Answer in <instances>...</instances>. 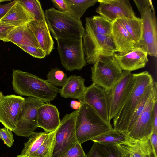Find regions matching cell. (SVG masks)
Returning a JSON list of instances; mask_svg holds the SVG:
<instances>
[{"label": "cell", "mask_w": 157, "mask_h": 157, "mask_svg": "<svg viewBox=\"0 0 157 157\" xmlns=\"http://www.w3.org/2000/svg\"><path fill=\"white\" fill-rule=\"evenodd\" d=\"M19 26L13 23L0 21V40L8 42L7 37L9 32L14 28Z\"/></svg>", "instance_id": "obj_35"}, {"label": "cell", "mask_w": 157, "mask_h": 157, "mask_svg": "<svg viewBox=\"0 0 157 157\" xmlns=\"http://www.w3.org/2000/svg\"><path fill=\"white\" fill-rule=\"evenodd\" d=\"M117 144L124 150L126 157H150L153 154L150 138L143 141L131 139L125 143Z\"/></svg>", "instance_id": "obj_23"}, {"label": "cell", "mask_w": 157, "mask_h": 157, "mask_svg": "<svg viewBox=\"0 0 157 157\" xmlns=\"http://www.w3.org/2000/svg\"><path fill=\"white\" fill-rule=\"evenodd\" d=\"M119 18L135 44V47L142 38V20L136 17L132 18L124 17H121Z\"/></svg>", "instance_id": "obj_26"}, {"label": "cell", "mask_w": 157, "mask_h": 157, "mask_svg": "<svg viewBox=\"0 0 157 157\" xmlns=\"http://www.w3.org/2000/svg\"><path fill=\"white\" fill-rule=\"evenodd\" d=\"M150 141L153 151V156L157 157V133H152L150 136Z\"/></svg>", "instance_id": "obj_40"}, {"label": "cell", "mask_w": 157, "mask_h": 157, "mask_svg": "<svg viewBox=\"0 0 157 157\" xmlns=\"http://www.w3.org/2000/svg\"><path fill=\"white\" fill-rule=\"evenodd\" d=\"M25 99L11 94L3 95L0 101V122L12 131L17 127Z\"/></svg>", "instance_id": "obj_13"}, {"label": "cell", "mask_w": 157, "mask_h": 157, "mask_svg": "<svg viewBox=\"0 0 157 157\" xmlns=\"http://www.w3.org/2000/svg\"><path fill=\"white\" fill-rule=\"evenodd\" d=\"M127 157H132V156H127Z\"/></svg>", "instance_id": "obj_47"}, {"label": "cell", "mask_w": 157, "mask_h": 157, "mask_svg": "<svg viewBox=\"0 0 157 157\" xmlns=\"http://www.w3.org/2000/svg\"><path fill=\"white\" fill-rule=\"evenodd\" d=\"M37 113L38 127L47 132L57 129L61 121L59 113L56 106L48 103H44L39 108Z\"/></svg>", "instance_id": "obj_17"}, {"label": "cell", "mask_w": 157, "mask_h": 157, "mask_svg": "<svg viewBox=\"0 0 157 157\" xmlns=\"http://www.w3.org/2000/svg\"><path fill=\"white\" fill-rule=\"evenodd\" d=\"M152 133H157V101L155 103L153 108Z\"/></svg>", "instance_id": "obj_42"}, {"label": "cell", "mask_w": 157, "mask_h": 157, "mask_svg": "<svg viewBox=\"0 0 157 157\" xmlns=\"http://www.w3.org/2000/svg\"><path fill=\"white\" fill-rule=\"evenodd\" d=\"M46 20L53 37L82 38L85 32L82 22L68 12H61L53 7L44 12Z\"/></svg>", "instance_id": "obj_4"}, {"label": "cell", "mask_w": 157, "mask_h": 157, "mask_svg": "<svg viewBox=\"0 0 157 157\" xmlns=\"http://www.w3.org/2000/svg\"><path fill=\"white\" fill-rule=\"evenodd\" d=\"M78 109L66 114L61 121L56 130L55 144L52 157H59L78 142L75 130Z\"/></svg>", "instance_id": "obj_8"}, {"label": "cell", "mask_w": 157, "mask_h": 157, "mask_svg": "<svg viewBox=\"0 0 157 157\" xmlns=\"http://www.w3.org/2000/svg\"><path fill=\"white\" fill-rule=\"evenodd\" d=\"M155 157L154 156H153H153H152H152H151V157Z\"/></svg>", "instance_id": "obj_48"}, {"label": "cell", "mask_w": 157, "mask_h": 157, "mask_svg": "<svg viewBox=\"0 0 157 157\" xmlns=\"http://www.w3.org/2000/svg\"><path fill=\"white\" fill-rule=\"evenodd\" d=\"M84 82V79L81 76H69L59 90L60 96L65 98L78 99L81 101L87 87L85 86Z\"/></svg>", "instance_id": "obj_20"}, {"label": "cell", "mask_w": 157, "mask_h": 157, "mask_svg": "<svg viewBox=\"0 0 157 157\" xmlns=\"http://www.w3.org/2000/svg\"><path fill=\"white\" fill-rule=\"evenodd\" d=\"M131 138L123 133L114 129L103 134L91 140L94 142H108L119 144L129 141Z\"/></svg>", "instance_id": "obj_31"}, {"label": "cell", "mask_w": 157, "mask_h": 157, "mask_svg": "<svg viewBox=\"0 0 157 157\" xmlns=\"http://www.w3.org/2000/svg\"><path fill=\"white\" fill-rule=\"evenodd\" d=\"M80 102L89 105L104 120L111 124L108 101L104 89L93 83L87 87L83 98Z\"/></svg>", "instance_id": "obj_15"}, {"label": "cell", "mask_w": 157, "mask_h": 157, "mask_svg": "<svg viewBox=\"0 0 157 157\" xmlns=\"http://www.w3.org/2000/svg\"><path fill=\"white\" fill-rule=\"evenodd\" d=\"M12 131L5 127L3 128H0V138L8 147H12L14 141Z\"/></svg>", "instance_id": "obj_37"}, {"label": "cell", "mask_w": 157, "mask_h": 157, "mask_svg": "<svg viewBox=\"0 0 157 157\" xmlns=\"http://www.w3.org/2000/svg\"><path fill=\"white\" fill-rule=\"evenodd\" d=\"M70 10V14L76 19H80L86 10L93 6L98 0H65Z\"/></svg>", "instance_id": "obj_29"}, {"label": "cell", "mask_w": 157, "mask_h": 157, "mask_svg": "<svg viewBox=\"0 0 157 157\" xmlns=\"http://www.w3.org/2000/svg\"><path fill=\"white\" fill-rule=\"evenodd\" d=\"M44 103L40 100L31 97L25 99L17 127L13 131L16 135L25 137L31 136L38 127V109Z\"/></svg>", "instance_id": "obj_11"}, {"label": "cell", "mask_w": 157, "mask_h": 157, "mask_svg": "<svg viewBox=\"0 0 157 157\" xmlns=\"http://www.w3.org/2000/svg\"><path fill=\"white\" fill-rule=\"evenodd\" d=\"M49 132H33L28 141L24 144V147L20 155L28 157L35 152L41 146Z\"/></svg>", "instance_id": "obj_28"}, {"label": "cell", "mask_w": 157, "mask_h": 157, "mask_svg": "<svg viewBox=\"0 0 157 157\" xmlns=\"http://www.w3.org/2000/svg\"><path fill=\"white\" fill-rule=\"evenodd\" d=\"M35 20V16L20 1L16 0L14 5L0 21L16 24L19 26L27 24Z\"/></svg>", "instance_id": "obj_22"}, {"label": "cell", "mask_w": 157, "mask_h": 157, "mask_svg": "<svg viewBox=\"0 0 157 157\" xmlns=\"http://www.w3.org/2000/svg\"><path fill=\"white\" fill-rule=\"evenodd\" d=\"M147 55L142 48L136 47L126 53H115L113 56L122 70L131 72L145 67L148 61Z\"/></svg>", "instance_id": "obj_16"}, {"label": "cell", "mask_w": 157, "mask_h": 157, "mask_svg": "<svg viewBox=\"0 0 157 157\" xmlns=\"http://www.w3.org/2000/svg\"><path fill=\"white\" fill-rule=\"evenodd\" d=\"M16 0L0 5V19L15 4Z\"/></svg>", "instance_id": "obj_41"}, {"label": "cell", "mask_w": 157, "mask_h": 157, "mask_svg": "<svg viewBox=\"0 0 157 157\" xmlns=\"http://www.w3.org/2000/svg\"><path fill=\"white\" fill-rule=\"evenodd\" d=\"M56 40L61 63L66 70H80L87 65L82 38L63 37Z\"/></svg>", "instance_id": "obj_5"}, {"label": "cell", "mask_w": 157, "mask_h": 157, "mask_svg": "<svg viewBox=\"0 0 157 157\" xmlns=\"http://www.w3.org/2000/svg\"><path fill=\"white\" fill-rule=\"evenodd\" d=\"M85 22V31L105 36L112 35V22L101 16L86 17Z\"/></svg>", "instance_id": "obj_25"}, {"label": "cell", "mask_w": 157, "mask_h": 157, "mask_svg": "<svg viewBox=\"0 0 157 157\" xmlns=\"http://www.w3.org/2000/svg\"><path fill=\"white\" fill-rule=\"evenodd\" d=\"M132 75L131 71L123 70L112 87L105 90L110 121L114 118L121 106L129 88Z\"/></svg>", "instance_id": "obj_12"}, {"label": "cell", "mask_w": 157, "mask_h": 157, "mask_svg": "<svg viewBox=\"0 0 157 157\" xmlns=\"http://www.w3.org/2000/svg\"><path fill=\"white\" fill-rule=\"evenodd\" d=\"M3 96L2 93L0 91V101L2 98Z\"/></svg>", "instance_id": "obj_44"}, {"label": "cell", "mask_w": 157, "mask_h": 157, "mask_svg": "<svg viewBox=\"0 0 157 157\" xmlns=\"http://www.w3.org/2000/svg\"><path fill=\"white\" fill-rule=\"evenodd\" d=\"M153 83L146 89L136 106L128 124L123 133L126 135L137 121L143 112L146 104L151 95L153 88Z\"/></svg>", "instance_id": "obj_27"}, {"label": "cell", "mask_w": 157, "mask_h": 157, "mask_svg": "<svg viewBox=\"0 0 157 157\" xmlns=\"http://www.w3.org/2000/svg\"><path fill=\"white\" fill-rule=\"evenodd\" d=\"M29 23L12 29L8 34V40L16 45L30 46L41 48Z\"/></svg>", "instance_id": "obj_21"}, {"label": "cell", "mask_w": 157, "mask_h": 157, "mask_svg": "<svg viewBox=\"0 0 157 157\" xmlns=\"http://www.w3.org/2000/svg\"><path fill=\"white\" fill-rule=\"evenodd\" d=\"M56 130L49 132L39 148L28 157H52L55 144Z\"/></svg>", "instance_id": "obj_30"}, {"label": "cell", "mask_w": 157, "mask_h": 157, "mask_svg": "<svg viewBox=\"0 0 157 157\" xmlns=\"http://www.w3.org/2000/svg\"><path fill=\"white\" fill-rule=\"evenodd\" d=\"M91 71L93 83L105 90L112 87L122 71L113 56L100 57Z\"/></svg>", "instance_id": "obj_7"}, {"label": "cell", "mask_w": 157, "mask_h": 157, "mask_svg": "<svg viewBox=\"0 0 157 157\" xmlns=\"http://www.w3.org/2000/svg\"><path fill=\"white\" fill-rule=\"evenodd\" d=\"M139 12L142 21V34L140 41L136 47L141 48L147 55L157 57V21L153 6L146 7Z\"/></svg>", "instance_id": "obj_10"}, {"label": "cell", "mask_w": 157, "mask_h": 157, "mask_svg": "<svg viewBox=\"0 0 157 157\" xmlns=\"http://www.w3.org/2000/svg\"><path fill=\"white\" fill-rule=\"evenodd\" d=\"M96 10L100 16L113 22L117 18L136 17L128 0H98Z\"/></svg>", "instance_id": "obj_14"}, {"label": "cell", "mask_w": 157, "mask_h": 157, "mask_svg": "<svg viewBox=\"0 0 157 157\" xmlns=\"http://www.w3.org/2000/svg\"><path fill=\"white\" fill-rule=\"evenodd\" d=\"M153 82L147 71L132 74L128 91L113 118V129L123 133L143 94Z\"/></svg>", "instance_id": "obj_1"}, {"label": "cell", "mask_w": 157, "mask_h": 157, "mask_svg": "<svg viewBox=\"0 0 157 157\" xmlns=\"http://www.w3.org/2000/svg\"><path fill=\"white\" fill-rule=\"evenodd\" d=\"M11 0H0V3H1L2 2H8V1H10Z\"/></svg>", "instance_id": "obj_45"}, {"label": "cell", "mask_w": 157, "mask_h": 157, "mask_svg": "<svg viewBox=\"0 0 157 157\" xmlns=\"http://www.w3.org/2000/svg\"><path fill=\"white\" fill-rule=\"evenodd\" d=\"M83 45L87 63L94 65L102 56H113L115 48L112 35L105 36L85 31Z\"/></svg>", "instance_id": "obj_6"}, {"label": "cell", "mask_w": 157, "mask_h": 157, "mask_svg": "<svg viewBox=\"0 0 157 157\" xmlns=\"http://www.w3.org/2000/svg\"><path fill=\"white\" fill-rule=\"evenodd\" d=\"M113 129L111 124L104 120L90 106L81 103L75 123L76 135L79 143L81 144Z\"/></svg>", "instance_id": "obj_3"}, {"label": "cell", "mask_w": 157, "mask_h": 157, "mask_svg": "<svg viewBox=\"0 0 157 157\" xmlns=\"http://www.w3.org/2000/svg\"><path fill=\"white\" fill-rule=\"evenodd\" d=\"M157 101V86L153 82L152 92L144 109L126 136L136 140L143 141L150 138L153 132V112Z\"/></svg>", "instance_id": "obj_9"}, {"label": "cell", "mask_w": 157, "mask_h": 157, "mask_svg": "<svg viewBox=\"0 0 157 157\" xmlns=\"http://www.w3.org/2000/svg\"><path fill=\"white\" fill-rule=\"evenodd\" d=\"M67 77L66 74L57 68H52L48 73L46 80L48 83L54 86L62 87Z\"/></svg>", "instance_id": "obj_33"}, {"label": "cell", "mask_w": 157, "mask_h": 157, "mask_svg": "<svg viewBox=\"0 0 157 157\" xmlns=\"http://www.w3.org/2000/svg\"><path fill=\"white\" fill-rule=\"evenodd\" d=\"M51 1L57 10L61 12H68L70 13V8L65 0H52Z\"/></svg>", "instance_id": "obj_38"}, {"label": "cell", "mask_w": 157, "mask_h": 157, "mask_svg": "<svg viewBox=\"0 0 157 157\" xmlns=\"http://www.w3.org/2000/svg\"><path fill=\"white\" fill-rule=\"evenodd\" d=\"M112 36L115 52L122 54L133 50L135 44L119 18L112 22Z\"/></svg>", "instance_id": "obj_18"}, {"label": "cell", "mask_w": 157, "mask_h": 157, "mask_svg": "<svg viewBox=\"0 0 157 157\" xmlns=\"http://www.w3.org/2000/svg\"><path fill=\"white\" fill-rule=\"evenodd\" d=\"M81 105V103L79 101L75 100L72 101L70 103L71 107L74 109L75 110L78 109L80 108Z\"/></svg>", "instance_id": "obj_43"}, {"label": "cell", "mask_w": 157, "mask_h": 157, "mask_svg": "<svg viewBox=\"0 0 157 157\" xmlns=\"http://www.w3.org/2000/svg\"><path fill=\"white\" fill-rule=\"evenodd\" d=\"M12 85L15 92L21 96L50 102L56 98L59 89L36 75L20 70H13Z\"/></svg>", "instance_id": "obj_2"}, {"label": "cell", "mask_w": 157, "mask_h": 157, "mask_svg": "<svg viewBox=\"0 0 157 157\" xmlns=\"http://www.w3.org/2000/svg\"><path fill=\"white\" fill-rule=\"evenodd\" d=\"M16 45L35 58L42 59L44 58L46 56L44 52L40 48L28 45Z\"/></svg>", "instance_id": "obj_34"}, {"label": "cell", "mask_w": 157, "mask_h": 157, "mask_svg": "<svg viewBox=\"0 0 157 157\" xmlns=\"http://www.w3.org/2000/svg\"><path fill=\"white\" fill-rule=\"evenodd\" d=\"M41 48L46 55H49L54 49V42L46 20L35 19L29 23Z\"/></svg>", "instance_id": "obj_19"}, {"label": "cell", "mask_w": 157, "mask_h": 157, "mask_svg": "<svg viewBox=\"0 0 157 157\" xmlns=\"http://www.w3.org/2000/svg\"><path fill=\"white\" fill-rule=\"evenodd\" d=\"M25 8L35 16L37 21L46 20L44 12L38 0H19Z\"/></svg>", "instance_id": "obj_32"}, {"label": "cell", "mask_w": 157, "mask_h": 157, "mask_svg": "<svg viewBox=\"0 0 157 157\" xmlns=\"http://www.w3.org/2000/svg\"><path fill=\"white\" fill-rule=\"evenodd\" d=\"M133 1L139 12L147 7L153 6L152 1L150 0H134Z\"/></svg>", "instance_id": "obj_39"}, {"label": "cell", "mask_w": 157, "mask_h": 157, "mask_svg": "<svg viewBox=\"0 0 157 157\" xmlns=\"http://www.w3.org/2000/svg\"><path fill=\"white\" fill-rule=\"evenodd\" d=\"M59 157H86V155L78 142Z\"/></svg>", "instance_id": "obj_36"}, {"label": "cell", "mask_w": 157, "mask_h": 157, "mask_svg": "<svg viewBox=\"0 0 157 157\" xmlns=\"http://www.w3.org/2000/svg\"><path fill=\"white\" fill-rule=\"evenodd\" d=\"M16 157H24V156H21L20 155H18Z\"/></svg>", "instance_id": "obj_46"}, {"label": "cell", "mask_w": 157, "mask_h": 157, "mask_svg": "<svg viewBox=\"0 0 157 157\" xmlns=\"http://www.w3.org/2000/svg\"><path fill=\"white\" fill-rule=\"evenodd\" d=\"M86 157H126V155L117 144L94 142Z\"/></svg>", "instance_id": "obj_24"}]
</instances>
